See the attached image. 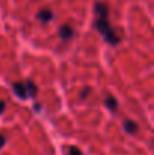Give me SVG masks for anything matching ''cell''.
Masks as SVG:
<instances>
[{
    "label": "cell",
    "mask_w": 154,
    "mask_h": 155,
    "mask_svg": "<svg viewBox=\"0 0 154 155\" xmlns=\"http://www.w3.org/2000/svg\"><path fill=\"white\" fill-rule=\"evenodd\" d=\"M95 27L98 29V32L104 36V39H106L109 44L116 45V44L119 42V38L115 35V32L112 30V27H110V24H109V21H107V20H104V18H98V20L95 21Z\"/></svg>",
    "instance_id": "obj_1"
},
{
    "label": "cell",
    "mask_w": 154,
    "mask_h": 155,
    "mask_svg": "<svg viewBox=\"0 0 154 155\" xmlns=\"http://www.w3.org/2000/svg\"><path fill=\"white\" fill-rule=\"evenodd\" d=\"M12 87H14V92L17 94L18 98H21V100H26L27 98V91H26V84L24 83L17 81V83H14Z\"/></svg>",
    "instance_id": "obj_2"
},
{
    "label": "cell",
    "mask_w": 154,
    "mask_h": 155,
    "mask_svg": "<svg viewBox=\"0 0 154 155\" xmlns=\"http://www.w3.org/2000/svg\"><path fill=\"white\" fill-rule=\"evenodd\" d=\"M95 14H97L100 18L107 20V17H109V8H107V5L103 3V2H98V3L95 5Z\"/></svg>",
    "instance_id": "obj_3"
},
{
    "label": "cell",
    "mask_w": 154,
    "mask_h": 155,
    "mask_svg": "<svg viewBox=\"0 0 154 155\" xmlns=\"http://www.w3.org/2000/svg\"><path fill=\"white\" fill-rule=\"evenodd\" d=\"M59 35H60L62 39H71L73 35H74V30H73V27H71L70 24H63V26L59 29Z\"/></svg>",
    "instance_id": "obj_4"
},
{
    "label": "cell",
    "mask_w": 154,
    "mask_h": 155,
    "mask_svg": "<svg viewBox=\"0 0 154 155\" xmlns=\"http://www.w3.org/2000/svg\"><path fill=\"white\" fill-rule=\"evenodd\" d=\"M38 18L43 23H49V21H51V18H53V12H51L50 9H41L38 12Z\"/></svg>",
    "instance_id": "obj_5"
},
{
    "label": "cell",
    "mask_w": 154,
    "mask_h": 155,
    "mask_svg": "<svg viewBox=\"0 0 154 155\" xmlns=\"http://www.w3.org/2000/svg\"><path fill=\"white\" fill-rule=\"evenodd\" d=\"M124 130L128 133V134H136V131H138V125H136V122H133V120H124Z\"/></svg>",
    "instance_id": "obj_6"
},
{
    "label": "cell",
    "mask_w": 154,
    "mask_h": 155,
    "mask_svg": "<svg viewBox=\"0 0 154 155\" xmlns=\"http://www.w3.org/2000/svg\"><path fill=\"white\" fill-rule=\"evenodd\" d=\"M104 104H106V105H107V108H109V110H112V111H115V110L118 108V101H116L112 95H107V97H106Z\"/></svg>",
    "instance_id": "obj_7"
},
{
    "label": "cell",
    "mask_w": 154,
    "mask_h": 155,
    "mask_svg": "<svg viewBox=\"0 0 154 155\" xmlns=\"http://www.w3.org/2000/svg\"><path fill=\"white\" fill-rule=\"evenodd\" d=\"M26 91H27V97L30 95V97H35L36 95V92H38V89H36V84L33 83V81H27L26 83Z\"/></svg>",
    "instance_id": "obj_8"
},
{
    "label": "cell",
    "mask_w": 154,
    "mask_h": 155,
    "mask_svg": "<svg viewBox=\"0 0 154 155\" xmlns=\"http://www.w3.org/2000/svg\"><path fill=\"white\" fill-rule=\"evenodd\" d=\"M68 155H83V154H82V151H80L79 148L71 146V148H70V151H68Z\"/></svg>",
    "instance_id": "obj_9"
},
{
    "label": "cell",
    "mask_w": 154,
    "mask_h": 155,
    "mask_svg": "<svg viewBox=\"0 0 154 155\" xmlns=\"http://www.w3.org/2000/svg\"><path fill=\"white\" fill-rule=\"evenodd\" d=\"M89 94H91V89H89V87H86V89H83V92L80 94V98H82V100H85Z\"/></svg>",
    "instance_id": "obj_10"
},
{
    "label": "cell",
    "mask_w": 154,
    "mask_h": 155,
    "mask_svg": "<svg viewBox=\"0 0 154 155\" xmlns=\"http://www.w3.org/2000/svg\"><path fill=\"white\" fill-rule=\"evenodd\" d=\"M5 143H6V139H5V136H2V134H0V148H3V146H5Z\"/></svg>",
    "instance_id": "obj_11"
},
{
    "label": "cell",
    "mask_w": 154,
    "mask_h": 155,
    "mask_svg": "<svg viewBox=\"0 0 154 155\" xmlns=\"http://www.w3.org/2000/svg\"><path fill=\"white\" fill-rule=\"evenodd\" d=\"M5 107H6V104H5V101H0V114L3 113V110H5Z\"/></svg>",
    "instance_id": "obj_12"
}]
</instances>
